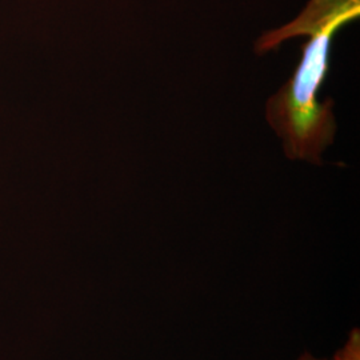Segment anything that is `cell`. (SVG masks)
I'll return each instance as SVG.
<instances>
[{
  "mask_svg": "<svg viewBox=\"0 0 360 360\" xmlns=\"http://www.w3.org/2000/svg\"><path fill=\"white\" fill-rule=\"evenodd\" d=\"M360 0H309L295 19L267 31L255 44L257 53L276 50L288 39L309 37L290 80L267 102L266 117L283 142L290 159L322 165L323 151L334 142V102L319 103L318 94L330 70L336 32L358 19Z\"/></svg>",
  "mask_w": 360,
  "mask_h": 360,
  "instance_id": "cell-1",
  "label": "cell"
},
{
  "mask_svg": "<svg viewBox=\"0 0 360 360\" xmlns=\"http://www.w3.org/2000/svg\"><path fill=\"white\" fill-rule=\"evenodd\" d=\"M333 360H360V331L352 328L343 347L335 352Z\"/></svg>",
  "mask_w": 360,
  "mask_h": 360,
  "instance_id": "cell-2",
  "label": "cell"
},
{
  "mask_svg": "<svg viewBox=\"0 0 360 360\" xmlns=\"http://www.w3.org/2000/svg\"><path fill=\"white\" fill-rule=\"evenodd\" d=\"M297 360H326V359H319V358H316V356H314L312 354H309V352H304L300 358Z\"/></svg>",
  "mask_w": 360,
  "mask_h": 360,
  "instance_id": "cell-3",
  "label": "cell"
}]
</instances>
